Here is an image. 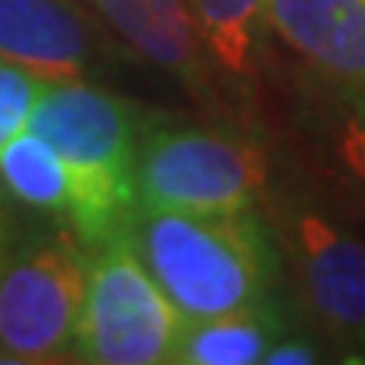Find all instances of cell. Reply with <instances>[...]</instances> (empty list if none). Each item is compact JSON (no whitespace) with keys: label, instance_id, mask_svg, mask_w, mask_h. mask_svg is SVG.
Returning <instances> with one entry per match:
<instances>
[{"label":"cell","instance_id":"1","mask_svg":"<svg viewBox=\"0 0 365 365\" xmlns=\"http://www.w3.org/2000/svg\"><path fill=\"white\" fill-rule=\"evenodd\" d=\"M122 240L186 322L247 312L267 301L271 247L254 210L135 207Z\"/></svg>","mask_w":365,"mask_h":365},{"label":"cell","instance_id":"2","mask_svg":"<svg viewBox=\"0 0 365 365\" xmlns=\"http://www.w3.org/2000/svg\"><path fill=\"white\" fill-rule=\"evenodd\" d=\"M31 132L58 149L71 173L68 230L88 250L122 237L135 210L132 166L143 145V112L85 81L48 85L31 115Z\"/></svg>","mask_w":365,"mask_h":365},{"label":"cell","instance_id":"3","mask_svg":"<svg viewBox=\"0 0 365 365\" xmlns=\"http://www.w3.org/2000/svg\"><path fill=\"white\" fill-rule=\"evenodd\" d=\"M182 318L135 250L115 237L91 250L75 359L95 365L173 362Z\"/></svg>","mask_w":365,"mask_h":365},{"label":"cell","instance_id":"4","mask_svg":"<svg viewBox=\"0 0 365 365\" xmlns=\"http://www.w3.org/2000/svg\"><path fill=\"white\" fill-rule=\"evenodd\" d=\"M267 180L264 153L213 129H149L135 153V207L237 213L254 210Z\"/></svg>","mask_w":365,"mask_h":365},{"label":"cell","instance_id":"5","mask_svg":"<svg viewBox=\"0 0 365 365\" xmlns=\"http://www.w3.org/2000/svg\"><path fill=\"white\" fill-rule=\"evenodd\" d=\"M88 261V247L68 230L0 264V359H75Z\"/></svg>","mask_w":365,"mask_h":365},{"label":"cell","instance_id":"6","mask_svg":"<svg viewBox=\"0 0 365 365\" xmlns=\"http://www.w3.org/2000/svg\"><path fill=\"white\" fill-rule=\"evenodd\" d=\"M284 230L318 325L339 341L341 352L365 359V244L328 213L304 203L284 213Z\"/></svg>","mask_w":365,"mask_h":365},{"label":"cell","instance_id":"7","mask_svg":"<svg viewBox=\"0 0 365 365\" xmlns=\"http://www.w3.org/2000/svg\"><path fill=\"white\" fill-rule=\"evenodd\" d=\"M267 24L294 54L365 102V0H267Z\"/></svg>","mask_w":365,"mask_h":365},{"label":"cell","instance_id":"8","mask_svg":"<svg viewBox=\"0 0 365 365\" xmlns=\"http://www.w3.org/2000/svg\"><path fill=\"white\" fill-rule=\"evenodd\" d=\"M0 58L48 85L78 81L91 58V31L68 0H0Z\"/></svg>","mask_w":365,"mask_h":365},{"label":"cell","instance_id":"9","mask_svg":"<svg viewBox=\"0 0 365 365\" xmlns=\"http://www.w3.org/2000/svg\"><path fill=\"white\" fill-rule=\"evenodd\" d=\"M95 7L139 54L193 91L203 88L200 31L186 0H95Z\"/></svg>","mask_w":365,"mask_h":365},{"label":"cell","instance_id":"10","mask_svg":"<svg viewBox=\"0 0 365 365\" xmlns=\"http://www.w3.org/2000/svg\"><path fill=\"white\" fill-rule=\"evenodd\" d=\"M277 314L271 301L234 314H217L203 322H186L180 349L173 362L182 365H250L264 362V352L274 345Z\"/></svg>","mask_w":365,"mask_h":365},{"label":"cell","instance_id":"11","mask_svg":"<svg viewBox=\"0 0 365 365\" xmlns=\"http://www.w3.org/2000/svg\"><path fill=\"white\" fill-rule=\"evenodd\" d=\"M0 182L21 203L48 213H61L65 220L71 207V173L48 139L38 132H21L0 153Z\"/></svg>","mask_w":365,"mask_h":365},{"label":"cell","instance_id":"12","mask_svg":"<svg viewBox=\"0 0 365 365\" xmlns=\"http://www.w3.org/2000/svg\"><path fill=\"white\" fill-rule=\"evenodd\" d=\"M186 7L213 61L230 75H247L257 27L267 21V0H186Z\"/></svg>","mask_w":365,"mask_h":365},{"label":"cell","instance_id":"13","mask_svg":"<svg viewBox=\"0 0 365 365\" xmlns=\"http://www.w3.org/2000/svg\"><path fill=\"white\" fill-rule=\"evenodd\" d=\"M44 88H48V81L38 78L34 71L0 58V153L7 149L11 139L27 132Z\"/></svg>","mask_w":365,"mask_h":365},{"label":"cell","instance_id":"14","mask_svg":"<svg viewBox=\"0 0 365 365\" xmlns=\"http://www.w3.org/2000/svg\"><path fill=\"white\" fill-rule=\"evenodd\" d=\"M335 149H339L341 166L365 186V102L341 118L335 132Z\"/></svg>","mask_w":365,"mask_h":365},{"label":"cell","instance_id":"15","mask_svg":"<svg viewBox=\"0 0 365 365\" xmlns=\"http://www.w3.org/2000/svg\"><path fill=\"white\" fill-rule=\"evenodd\" d=\"M264 362L267 365H308V362H318V352H314L308 341H274L271 349L264 352Z\"/></svg>","mask_w":365,"mask_h":365},{"label":"cell","instance_id":"16","mask_svg":"<svg viewBox=\"0 0 365 365\" xmlns=\"http://www.w3.org/2000/svg\"><path fill=\"white\" fill-rule=\"evenodd\" d=\"M0 264H4V217H0Z\"/></svg>","mask_w":365,"mask_h":365}]
</instances>
